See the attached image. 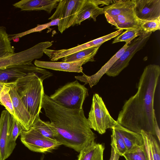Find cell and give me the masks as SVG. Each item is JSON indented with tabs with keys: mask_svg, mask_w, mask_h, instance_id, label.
Segmentation results:
<instances>
[{
	"mask_svg": "<svg viewBox=\"0 0 160 160\" xmlns=\"http://www.w3.org/2000/svg\"><path fill=\"white\" fill-rule=\"evenodd\" d=\"M112 3L103 8L106 18L129 12H134V0H113Z\"/></svg>",
	"mask_w": 160,
	"mask_h": 160,
	"instance_id": "ac0fdd59",
	"label": "cell"
},
{
	"mask_svg": "<svg viewBox=\"0 0 160 160\" xmlns=\"http://www.w3.org/2000/svg\"><path fill=\"white\" fill-rule=\"evenodd\" d=\"M20 140L29 149L37 152H50L62 145L56 140L43 136L32 128L28 131L23 130Z\"/></svg>",
	"mask_w": 160,
	"mask_h": 160,
	"instance_id": "ba28073f",
	"label": "cell"
},
{
	"mask_svg": "<svg viewBox=\"0 0 160 160\" xmlns=\"http://www.w3.org/2000/svg\"><path fill=\"white\" fill-rule=\"evenodd\" d=\"M128 44L125 43L96 73L91 76L83 73L82 76H75V78L85 84L88 83L91 88L96 85L102 76L106 73L114 63L120 57L128 47Z\"/></svg>",
	"mask_w": 160,
	"mask_h": 160,
	"instance_id": "9a60e30c",
	"label": "cell"
},
{
	"mask_svg": "<svg viewBox=\"0 0 160 160\" xmlns=\"http://www.w3.org/2000/svg\"><path fill=\"white\" fill-rule=\"evenodd\" d=\"M88 95V89L76 80L59 88L49 97L64 108L80 110L82 109L83 103Z\"/></svg>",
	"mask_w": 160,
	"mask_h": 160,
	"instance_id": "277c9868",
	"label": "cell"
},
{
	"mask_svg": "<svg viewBox=\"0 0 160 160\" xmlns=\"http://www.w3.org/2000/svg\"><path fill=\"white\" fill-rule=\"evenodd\" d=\"M94 61L93 57L72 62H48L36 59L34 64L36 66L41 68L68 72H82V65L88 62Z\"/></svg>",
	"mask_w": 160,
	"mask_h": 160,
	"instance_id": "4fadbf2b",
	"label": "cell"
},
{
	"mask_svg": "<svg viewBox=\"0 0 160 160\" xmlns=\"http://www.w3.org/2000/svg\"><path fill=\"white\" fill-rule=\"evenodd\" d=\"M148 160H160L159 146L154 136L143 130L141 131Z\"/></svg>",
	"mask_w": 160,
	"mask_h": 160,
	"instance_id": "7402d4cb",
	"label": "cell"
},
{
	"mask_svg": "<svg viewBox=\"0 0 160 160\" xmlns=\"http://www.w3.org/2000/svg\"><path fill=\"white\" fill-rule=\"evenodd\" d=\"M92 1L93 2L98 6L100 4H102L103 5H106L107 6L111 4L113 2L112 0H92Z\"/></svg>",
	"mask_w": 160,
	"mask_h": 160,
	"instance_id": "836d02e7",
	"label": "cell"
},
{
	"mask_svg": "<svg viewBox=\"0 0 160 160\" xmlns=\"http://www.w3.org/2000/svg\"><path fill=\"white\" fill-rule=\"evenodd\" d=\"M104 149L102 144L94 142L80 151L77 160H103Z\"/></svg>",
	"mask_w": 160,
	"mask_h": 160,
	"instance_id": "44dd1931",
	"label": "cell"
},
{
	"mask_svg": "<svg viewBox=\"0 0 160 160\" xmlns=\"http://www.w3.org/2000/svg\"><path fill=\"white\" fill-rule=\"evenodd\" d=\"M91 129L102 134L108 128L112 129L117 123L111 116L102 98L97 93L93 96L87 119Z\"/></svg>",
	"mask_w": 160,
	"mask_h": 160,
	"instance_id": "5b68a950",
	"label": "cell"
},
{
	"mask_svg": "<svg viewBox=\"0 0 160 160\" xmlns=\"http://www.w3.org/2000/svg\"><path fill=\"white\" fill-rule=\"evenodd\" d=\"M111 154L109 160H119L120 156L117 153L114 144L112 140H111Z\"/></svg>",
	"mask_w": 160,
	"mask_h": 160,
	"instance_id": "d6a6232c",
	"label": "cell"
},
{
	"mask_svg": "<svg viewBox=\"0 0 160 160\" xmlns=\"http://www.w3.org/2000/svg\"><path fill=\"white\" fill-rule=\"evenodd\" d=\"M102 43V39L99 38L69 49L58 50L47 49L44 51V53L49 57L51 60L54 62L84 49L91 47L100 46Z\"/></svg>",
	"mask_w": 160,
	"mask_h": 160,
	"instance_id": "2e32d148",
	"label": "cell"
},
{
	"mask_svg": "<svg viewBox=\"0 0 160 160\" xmlns=\"http://www.w3.org/2000/svg\"><path fill=\"white\" fill-rule=\"evenodd\" d=\"M14 82L8 84V85L10 88L9 93L12 100L15 118L20 123L23 130L28 131L32 128L34 121L17 93Z\"/></svg>",
	"mask_w": 160,
	"mask_h": 160,
	"instance_id": "8fae6325",
	"label": "cell"
},
{
	"mask_svg": "<svg viewBox=\"0 0 160 160\" xmlns=\"http://www.w3.org/2000/svg\"><path fill=\"white\" fill-rule=\"evenodd\" d=\"M60 0H22L13 4L22 11L43 10L48 13L56 8Z\"/></svg>",
	"mask_w": 160,
	"mask_h": 160,
	"instance_id": "5bb4252c",
	"label": "cell"
},
{
	"mask_svg": "<svg viewBox=\"0 0 160 160\" xmlns=\"http://www.w3.org/2000/svg\"><path fill=\"white\" fill-rule=\"evenodd\" d=\"M52 44V42H42L23 51L7 54L0 58V68L14 65L31 64L34 59L41 58L44 51Z\"/></svg>",
	"mask_w": 160,
	"mask_h": 160,
	"instance_id": "52a82bcc",
	"label": "cell"
},
{
	"mask_svg": "<svg viewBox=\"0 0 160 160\" xmlns=\"http://www.w3.org/2000/svg\"><path fill=\"white\" fill-rule=\"evenodd\" d=\"M152 32H144L139 37L134 39L128 46L120 57L106 73L109 77L118 75L129 65V62L136 52L142 49L149 39Z\"/></svg>",
	"mask_w": 160,
	"mask_h": 160,
	"instance_id": "9c48e42d",
	"label": "cell"
},
{
	"mask_svg": "<svg viewBox=\"0 0 160 160\" xmlns=\"http://www.w3.org/2000/svg\"><path fill=\"white\" fill-rule=\"evenodd\" d=\"M100 47H91L75 53L62 58V61L64 62H72L89 57H94Z\"/></svg>",
	"mask_w": 160,
	"mask_h": 160,
	"instance_id": "d4e9b609",
	"label": "cell"
},
{
	"mask_svg": "<svg viewBox=\"0 0 160 160\" xmlns=\"http://www.w3.org/2000/svg\"><path fill=\"white\" fill-rule=\"evenodd\" d=\"M42 108L55 130V139L62 145L79 152L95 142L96 135L89 126L83 109L64 108L45 93Z\"/></svg>",
	"mask_w": 160,
	"mask_h": 160,
	"instance_id": "7a4b0ae2",
	"label": "cell"
},
{
	"mask_svg": "<svg viewBox=\"0 0 160 160\" xmlns=\"http://www.w3.org/2000/svg\"><path fill=\"white\" fill-rule=\"evenodd\" d=\"M43 81L34 72H29L14 82L16 91L34 121L39 115L45 94Z\"/></svg>",
	"mask_w": 160,
	"mask_h": 160,
	"instance_id": "3957f363",
	"label": "cell"
},
{
	"mask_svg": "<svg viewBox=\"0 0 160 160\" xmlns=\"http://www.w3.org/2000/svg\"><path fill=\"white\" fill-rule=\"evenodd\" d=\"M23 130L20 123L13 116V123L11 132V139L13 142H16L17 138Z\"/></svg>",
	"mask_w": 160,
	"mask_h": 160,
	"instance_id": "1f68e13d",
	"label": "cell"
},
{
	"mask_svg": "<svg viewBox=\"0 0 160 160\" xmlns=\"http://www.w3.org/2000/svg\"><path fill=\"white\" fill-rule=\"evenodd\" d=\"M32 128L37 131L43 136L55 139L56 135V131L51 122L42 121L40 119L39 115L35 119Z\"/></svg>",
	"mask_w": 160,
	"mask_h": 160,
	"instance_id": "603a6c76",
	"label": "cell"
},
{
	"mask_svg": "<svg viewBox=\"0 0 160 160\" xmlns=\"http://www.w3.org/2000/svg\"></svg>",
	"mask_w": 160,
	"mask_h": 160,
	"instance_id": "74e56055",
	"label": "cell"
},
{
	"mask_svg": "<svg viewBox=\"0 0 160 160\" xmlns=\"http://www.w3.org/2000/svg\"><path fill=\"white\" fill-rule=\"evenodd\" d=\"M119 132L121 136L127 151L133 147L144 144L143 138L140 133L131 131L122 126L118 122L113 128Z\"/></svg>",
	"mask_w": 160,
	"mask_h": 160,
	"instance_id": "d6986e66",
	"label": "cell"
},
{
	"mask_svg": "<svg viewBox=\"0 0 160 160\" xmlns=\"http://www.w3.org/2000/svg\"><path fill=\"white\" fill-rule=\"evenodd\" d=\"M102 14H103V8H99L92 0H85L78 15L76 25L80 24L83 21L89 18H92L95 22L96 18Z\"/></svg>",
	"mask_w": 160,
	"mask_h": 160,
	"instance_id": "ffe728a7",
	"label": "cell"
},
{
	"mask_svg": "<svg viewBox=\"0 0 160 160\" xmlns=\"http://www.w3.org/2000/svg\"><path fill=\"white\" fill-rule=\"evenodd\" d=\"M13 116L6 109L2 111L0 117V159L5 160L12 153L16 145L11 135Z\"/></svg>",
	"mask_w": 160,
	"mask_h": 160,
	"instance_id": "30bf717a",
	"label": "cell"
},
{
	"mask_svg": "<svg viewBox=\"0 0 160 160\" xmlns=\"http://www.w3.org/2000/svg\"><path fill=\"white\" fill-rule=\"evenodd\" d=\"M8 35L6 28L0 26V58L15 53L14 48L11 45Z\"/></svg>",
	"mask_w": 160,
	"mask_h": 160,
	"instance_id": "cb8c5ba5",
	"label": "cell"
},
{
	"mask_svg": "<svg viewBox=\"0 0 160 160\" xmlns=\"http://www.w3.org/2000/svg\"><path fill=\"white\" fill-rule=\"evenodd\" d=\"M106 18L109 23L115 26L118 30L141 28L140 20L136 16L134 12L123 13Z\"/></svg>",
	"mask_w": 160,
	"mask_h": 160,
	"instance_id": "e0dca14e",
	"label": "cell"
},
{
	"mask_svg": "<svg viewBox=\"0 0 160 160\" xmlns=\"http://www.w3.org/2000/svg\"><path fill=\"white\" fill-rule=\"evenodd\" d=\"M141 28L144 31L153 32L160 29V17L147 20H140Z\"/></svg>",
	"mask_w": 160,
	"mask_h": 160,
	"instance_id": "4dcf8cb0",
	"label": "cell"
},
{
	"mask_svg": "<svg viewBox=\"0 0 160 160\" xmlns=\"http://www.w3.org/2000/svg\"><path fill=\"white\" fill-rule=\"evenodd\" d=\"M59 22V19H55L47 23L38 25L36 27L24 32L18 34L8 35L9 40L11 41L12 39L22 38L25 35L33 32H40L51 26H58Z\"/></svg>",
	"mask_w": 160,
	"mask_h": 160,
	"instance_id": "83f0119b",
	"label": "cell"
},
{
	"mask_svg": "<svg viewBox=\"0 0 160 160\" xmlns=\"http://www.w3.org/2000/svg\"><path fill=\"white\" fill-rule=\"evenodd\" d=\"M122 156L126 160H148L144 144L133 147Z\"/></svg>",
	"mask_w": 160,
	"mask_h": 160,
	"instance_id": "484cf974",
	"label": "cell"
},
{
	"mask_svg": "<svg viewBox=\"0 0 160 160\" xmlns=\"http://www.w3.org/2000/svg\"><path fill=\"white\" fill-rule=\"evenodd\" d=\"M85 0H60L54 13L48 19H59L58 29L61 33L76 25L78 15Z\"/></svg>",
	"mask_w": 160,
	"mask_h": 160,
	"instance_id": "8992f818",
	"label": "cell"
},
{
	"mask_svg": "<svg viewBox=\"0 0 160 160\" xmlns=\"http://www.w3.org/2000/svg\"><path fill=\"white\" fill-rule=\"evenodd\" d=\"M160 75L159 65L145 67L137 93L126 101L119 113L117 121L122 126L139 133L143 130L155 135L153 103Z\"/></svg>",
	"mask_w": 160,
	"mask_h": 160,
	"instance_id": "6da1fadb",
	"label": "cell"
},
{
	"mask_svg": "<svg viewBox=\"0 0 160 160\" xmlns=\"http://www.w3.org/2000/svg\"><path fill=\"white\" fill-rule=\"evenodd\" d=\"M0 104L2 105V104L1 103V102H0Z\"/></svg>",
	"mask_w": 160,
	"mask_h": 160,
	"instance_id": "8d00e7d4",
	"label": "cell"
},
{
	"mask_svg": "<svg viewBox=\"0 0 160 160\" xmlns=\"http://www.w3.org/2000/svg\"><path fill=\"white\" fill-rule=\"evenodd\" d=\"M134 12L140 20H147L160 17V0H134Z\"/></svg>",
	"mask_w": 160,
	"mask_h": 160,
	"instance_id": "7c38bea8",
	"label": "cell"
},
{
	"mask_svg": "<svg viewBox=\"0 0 160 160\" xmlns=\"http://www.w3.org/2000/svg\"><path fill=\"white\" fill-rule=\"evenodd\" d=\"M6 85V84L5 83L0 82V92L2 90L4 86Z\"/></svg>",
	"mask_w": 160,
	"mask_h": 160,
	"instance_id": "d590c367",
	"label": "cell"
},
{
	"mask_svg": "<svg viewBox=\"0 0 160 160\" xmlns=\"http://www.w3.org/2000/svg\"><path fill=\"white\" fill-rule=\"evenodd\" d=\"M144 32L141 28H137L126 30L121 34L114 39L112 43L124 41L128 44L135 38L139 36Z\"/></svg>",
	"mask_w": 160,
	"mask_h": 160,
	"instance_id": "4316f807",
	"label": "cell"
},
{
	"mask_svg": "<svg viewBox=\"0 0 160 160\" xmlns=\"http://www.w3.org/2000/svg\"><path fill=\"white\" fill-rule=\"evenodd\" d=\"M111 129V140L113 142L117 153L120 156H122L127 151V148L121 136L118 131L114 128Z\"/></svg>",
	"mask_w": 160,
	"mask_h": 160,
	"instance_id": "f546056e",
	"label": "cell"
},
{
	"mask_svg": "<svg viewBox=\"0 0 160 160\" xmlns=\"http://www.w3.org/2000/svg\"><path fill=\"white\" fill-rule=\"evenodd\" d=\"M8 84L4 86L0 92V102L6 109L15 118L12 102L9 93L10 88Z\"/></svg>",
	"mask_w": 160,
	"mask_h": 160,
	"instance_id": "f1b7e54d",
	"label": "cell"
},
{
	"mask_svg": "<svg viewBox=\"0 0 160 160\" xmlns=\"http://www.w3.org/2000/svg\"><path fill=\"white\" fill-rule=\"evenodd\" d=\"M155 121V135L157 136L159 142L160 141V129L156 119L155 114L154 116Z\"/></svg>",
	"mask_w": 160,
	"mask_h": 160,
	"instance_id": "e575fe53",
	"label": "cell"
}]
</instances>
